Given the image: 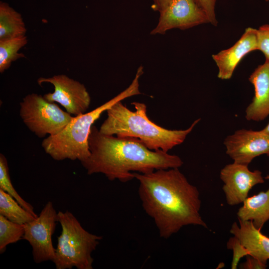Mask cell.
<instances>
[{
	"label": "cell",
	"instance_id": "26",
	"mask_svg": "<svg viewBox=\"0 0 269 269\" xmlns=\"http://www.w3.org/2000/svg\"><path fill=\"white\" fill-rule=\"evenodd\" d=\"M262 130L269 135V123Z\"/></svg>",
	"mask_w": 269,
	"mask_h": 269
},
{
	"label": "cell",
	"instance_id": "4",
	"mask_svg": "<svg viewBox=\"0 0 269 269\" xmlns=\"http://www.w3.org/2000/svg\"><path fill=\"white\" fill-rule=\"evenodd\" d=\"M143 70L138 68L130 85L116 96L94 110L74 116L58 134L43 139L41 146L45 152L57 161L79 160L81 162L90 155L88 139L91 129L101 114L117 102L141 94L139 80Z\"/></svg>",
	"mask_w": 269,
	"mask_h": 269
},
{
	"label": "cell",
	"instance_id": "3",
	"mask_svg": "<svg viewBox=\"0 0 269 269\" xmlns=\"http://www.w3.org/2000/svg\"><path fill=\"white\" fill-rule=\"evenodd\" d=\"M122 101L107 109V117L101 126L100 132L106 134L137 138L152 150L168 152L182 143L200 120H195L186 130H167L149 119L145 104L133 102L132 104L135 110L134 112L123 105Z\"/></svg>",
	"mask_w": 269,
	"mask_h": 269
},
{
	"label": "cell",
	"instance_id": "25",
	"mask_svg": "<svg viewBox=\"0 0 269 269\" xmlns=\"http://www.w3.org/2000/svg\"><path fill=\"white\" fill-rule=\"evenodd\" d=\"M172 0H153V9L159 12L161 11Z\"/></svg>",
	"mask_w": 269,
	"mask_h": 269
},
{
	"label": "cell",
	"instance_id": "23",
	"mask_svg": "<svg viewBox=\"0 0 269 269\" xmlns=\"http://www.w3.org/2000/svg\"><path fill=\"white\" fill-rule=\"evenodd\" d=\"M207 15L209 22L216 26L218 21L215 14L216 0H195Z\"/></svg>",
	"mask_w": 269,
	"mask_h": 269
},
{
	"label": "cell",
	"instance_id": "9",
	"mask_svg": "<svg viewBox=\"0 0 269 269\" xmlns=\"http://www.w3.org/2000/svg\"><path fill=\"white\" fill-rule=\"evenodd\" d=\"M158 22L150 34H163L169 30H184L209 23L204 11L195 0H172L160 12Z\"/></svg>",
	"mask_w": 269,
	"mask_h": 269
},
{
	"label": "cell",
	"instance_id": "6",
	"mask_svg": "<svg viewBox=\"0 0 269 269\" xmlns=\"http://www.w3.org/2000/svg\"><path fill=\"white\" fill-rule=\"evenodd\" d=\"M19 115L27 128L40 138L58 134L73 118L56 104L36 93L22 99Z\"/></svg>",
	"mask_w": 269,
	"mask_h": 269
},
{
	"label": "cell",
	"instance_id": "5",
	"mask_svg": "<svg viewBox=\"0 0 269 269\" xmlns=\"http://www.w3.org/2000/svg\"><path fill=\"white\" fill-rule=\"evenodd\" d=\"M58 222L62 231L53 262L57 269H92L95 251L102 237L85 230L79 221L68 211H59Z\"/></svg>",
	"mask_w": 269,
	"mask_h": 269
},
{
	"label": "cell",
	"instance_id": "7",
	"mask_svg": "<svg viewBox=\"0 0 269 269\" xmlns=\"http://www.w3.org/2000/svg\"><path fill=\"white\" fill-rule=\"evenodd\" d=\"M57 213L52 203L48 201L36 218L23 224L22 239L31 246L33 259L37 264L54 259L55 249L52 236L58 222Z\"/></svg>",
	"mask_w": 269,
	"mask_h": 269
},
{
	"label": "cell",
	"instance_id": "1",
	"mask_svg": "<svg viewBox=\"0 0 269 269\" xmlns=\"http://www.w3.org/2000/svg\"><path fill=\"white\" fill-rule=\"evenodd\" d=\"M134 174L139 183L142 208L153 219L161 238L168 239L188 225L207 228L200 213L199 191L179 168Z\"/></svg>",
	"mask_w": 269,
	"mask_h": 269
},
{
	"label": "cell",
	"instance_id": "16",
	"mask_svg": "<svg viewBox=\"0 0 269 269\" xmlns=\"http://www.w3.org/2000/svg\"><path fill=\"white\" fill-rule=\"evenodd\" d=\"M27 29L21 14L7 3H0V39L26 35Z\"/></svg>",
	"mask_w": 269,
	"mask_h": 269
},
{
	"label": "cell",
	"instance_id": "10",
	"mask_svg": "<svg viewBox=\"0 0 269 269\" xmlns=\"http://www.w3.org/2000/svg\"><path fill=\"white\" fill-rule=\"evenodd\" d=\"M220 177L224 183L222 189L226 202L230 206L243 203L253 187L265 182L261 171H251L248 165L235 162L225 165L220 171Z\"/></svg>",
	"mask_w": 269,
	"mask_h": 269
},
{
	"label": "cell",
	"instance_id": "14",
	"mask_svg": "<svg viewBox=\"0 0 269 269\" xmlns=\"http://www.w3.org/2000/svg\"><path fill=\"white\" fill-rule=\"evenodd\" d=\"M238 221L239 224L233 223L230 232L247 249L249 256L267 264L269 260V238L257 229L252 221Z\"/></svg>",
	"mask_w": 269,
	"mask_h": 269
},
{
	"label": "cell",
	"instance_id": "17",
	"mask_svg": "<svg viewBox=\"0 0 269 269\" xmlns=\"http://www.w3.org/2000/svg\"><path fill=\"white\" fill-rule=\"evenodd\" d=\"M0 215L13 222L22 225L36 218L1 189H0Z\"/></svg>",
	"mask_w": 269,
	"mask_h": 269
},
{
	"label": "cell",
	"instance_id": "27",
	"mask_svg": "<svg viewBox=\"0 0 269 269\" xmlns=\"http://www.w3.org/2000/svg\"><path fill=\"white\" fill-rule=\"evenodd\" d=\"M265 0L266 1H269V0Z\"/></svg>",
	"mask_w": 269,
	"mask_h": 269
},
{
	"label": "cell",
	"instance_id": "21",
	"mask_svg": "<svg viewBox=\"0 0 269 269\" xmlns=\"http://www.w3.org/2000/svg\"><path fill=\"white\" fill-rule=\"evenodd\" d=\"M227 248L233 251V258L231 265L232 269H236L241 258L249 255L247 249L235 236L231 237L227 243Z\"/></svg>",
	"mask_w": 269,
	"mask_h": 269
},
{
	"label": "cell",
	"instance_id": "11",
	"mask_svg": "<svg viewBox=\"0 0 269 269\" xmlns=\"http://www.w3.org/2000/svg\"><path fill=\"white\" fill-rule=\"evenodd\" d=\"M226 153L234 162L249 165L256 157L269 156V135L262 130L241 129L224 140Z\"/></svg>",
	"mask_w": 269,
	"mask_h": 269
},
{
	"label": "cell",
	"instance_id": "24",
	"mask_svg": "<svg viewBox=\"0 0 269 269\" xmlns=\"http://www.w3.org/2000/svg\"><path fill=\"white\" fill-rule=\"evenodd\" d=\"M247 257L246 261L240 265L241 269H265L267 268V264L263 263L258 259L249 255Z\"/></svg>",
	"mask_w": 269,
	"mask_h": 269
},
{
	"label": "cell",
	"instance_id": "19",
	"mask_svg": "<svg viewBox=\"0 0 269 269\" xmlns=\"http://www.w3.org/2000/svg\"><path fill=\"white\" fill-rule=\"evenodd\" d=\"M24 233L23 225L13 222L0 215V253L4 252L8 245L22 239Z\"/></svg>",
	"mask_w": 269,
	"mask_h": 269
},
{
	"label": "cell",
	"instance_id": "20",
	"mask_svg": "<svg viewBox=\"0 0 269 269\" xmlns=\"http://www.w3.org/2000/svg\"><path fill=\"white\" fill-rule=\"evenodd\" d=\"M0 189L4 190L13 197L25 210L37 218L38 215L34 211L33 207L25 201L13 187L9 173V168L6 158L0 154Z\"/></svg>",
	"mask_w": 269,
	"mask_h": 269
},
{
	"label": "cell",
	"instance_id": "2",
	"mask_svg": "<svg viewBox=\"0 0 269 269\" xmlns=\"http://www.w3.org/2000/svg\"><path fill=\"white\" fill-rule=\"evenodd\" d=\"M88 142L90 155L81 164L88 174L102 173L111 181L126 182L135 178L134 172L147 173L183 164L178 156L150 150L137 138L104 134L93 125Z\"/></svg>",
	"mask_w": 269,
	"mask_h": 269
},
{
	"label": "cell",
	"instance_id": "22",
	"mask_svg": "<svg viewBox=\"0 0 269 269\" xmlns=\"http://www.w3.org/2000/svg\"><path fill=\"white\" fill-rule=\"evenodd\" d=\"M257 31L258 50L264 54L265 62L269 63V24L260 26Z\"/></svg>",
	"mask_w": 269,
	"mask_h": 269
},
{
	"label": "cell",
	"instance_id": "18",
	"mask_svg": "<svg viewBox=\"0 0 269 269\" xmlns=\"http://www.w3.org/2000/svg\"><path fill=\"white\" fill-rule=\"evenodd\" d=\"M28 42L26 35L0 39V72L3 73L8 69L11 63L20 58L25 57L19 50Z\"/></svg>",
	"mask_w": 269,
	"mask_h": 269
},
{
	"label": "cell",
	"instance_id": "15",
	"mask_svg": "<svg viewBox=\"0 0 269 269\" xmlns=\"http://www.w3.org/2000/svg\"><path fill=\"white\" fill-rule=\"evenodd\" d=\"M269 181V174L266 177ZM237 213L238 219L252 221L255 227L260 230L269 220V188L253 196L247 197Z\"/></svg>",
	"mask_w": 269,
	"mask_h": 269
},
{
	"label": "cell",
	"instance_id": "12",
	"mask_svg": "<svg viewBox=\"0 0 269 269\" xmlns=\"http://www.w3.org/2000/svg\"><path fill=\"white\" fill-rule=\"evenodd\" d=\"M257 50V29L248 27L232 47L212 55L218 68V77L222 80L230 79L243 58L249 53Z\"/></svg>",
	"mask_w": 269,
	"mask_h": 269
},
{
	"label": "cell",
	"instance_id": "8",
	"mask_svg": "<svg viewBox=\"0 0 269 269\" xmlns=\"http://www.w3.org/2000/svg\"><path fill=\"white\" fill-rule=\"evenodd\" d=\"M39 85L47 83L52 84L54 92L44 95L47 101L58 103L71 115L77 116L86 113L91 104V97L84 84L65 74L37 79Z\"/></svg>",
	"mask_w": 269,
	"mask_h": 269
},
{
	"label": "cell",
	"instance_id": "13",
	"mask_svg": "<svg viewBox=\"0 0 269 269\" xmlns=\"http://www.w3.org/2000/svg\"><path fill=\"white\" fill-rule=\"evenodd\" d=\"M249 80L254 87L255 95L245 117L248 121H262L269 115V63L258 66Z\"/></svg>",
	"mask_w": 269,
	"mask_h": 269
}]
</instances>
